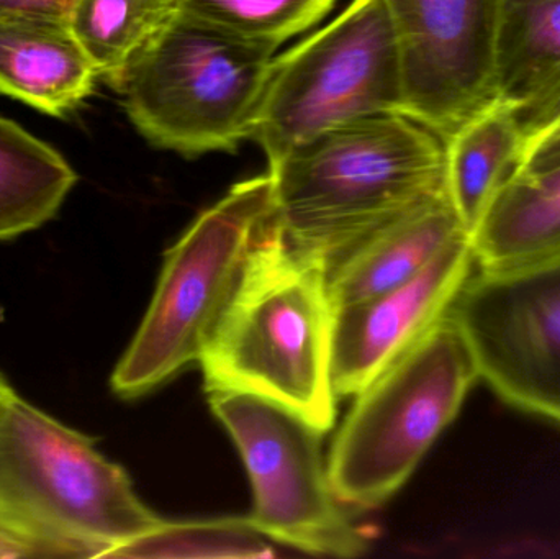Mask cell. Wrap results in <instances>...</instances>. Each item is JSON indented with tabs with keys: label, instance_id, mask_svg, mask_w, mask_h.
I'll use <instances>...</instances> for the list:
<instances>
[{
	"label": "cell",
	"instance_id": "4",
	"mask_svg": "<svg viewBox=\"0 0 560 559\" xmlns=\"http://www.w3.org/2000/svg\"><path fill=\"white\" fill-rule=\"evenodd\" d=\"M276 53L179 12L114 89L153 147L184 158L235 153L252 138Z\"/></svg>",
	"mask_w": 560,
	"mask_h": 559
},
{
	"label": "cell",
	"instance_id": "17",
	"mask_svg": "<svg viewBox=\"0 0 560 559\" xmlns=\"http://www.w3.org/2000/svg\"><path fill=\"white\" fill-rule=\"evenodd\" d=\"M560 66V0H502L497 98L518 105Z\"/></svg>",
	"mask_w": 560,
	"mask_h": 559
},
{
	"label": "cell",
	"instance_id": "14",
	"mask_svg": "<svg viewBox=\"0 0 560 559\" xmlns=\"http://www.w3.org/2000/svg\"><path fill=\"white\" fill-rule=\"evenodd\" d=\"M477 269H510L560 253V144L523 164L470 233Z\"/></svg>",
	"mask_w": 560,
	"mask_h": 559
},
{
	"label": "cell",
	"instance_id": "16",
	"mask_svg": "<svg viewBox=\"0 0 560 559\" xmlns=\"http://www.w3.org/2000/svg\"><path fill=\"white\" fill-rule=\"evenodd\" d=\"M75 180L55 148L0 117V242L45 225Z\"/></svg>",
	"mask_w": 560,
	"mask_h": 559
},
{
	"label": "cell",
	"instance_id": "12",
	"mask_svg": "<svg viewBox=\"0 0 560 559\" xmlns=\"http://www.w3.org/2000/svg\"><path fill=\"white\" fill-rule=\"evenodd\" d=\"M460 235L467 232L447 196L388 220L326 258V288L332 308L400 288Z\"/></svg>",
	"mask_w": 560,
	"mask_h": 559
},
{
	"label": "cell",
	"instance_id": "21",
	"mask_svg": "<svg viewBox=\"0 0 560 559\" xmlns=\"http://www.w3.org/2000/svg\"><path fill=\"white\" fill-rule=\"evenodd\" d=\"M523 137L522 166L560 144V66L528 98L513 105Z\"/></svg>",
	"mask_w": 560,
	"mask_h": 559
},
{
	"label": "cell",
	"instance_id": "2",
	"mask_svg": "<svg viewBox=\"0 0 560 559\" xmlns=\"http://www.w3.org/2000/svg\"><path fill=\"white\" fill-rule=\"evenodd\" d=\"M276 225L328 258L388 220L447 196L446 144L401 114L332 128L269 166Z\"/></svg>",
	"mask_w": 560,
	"mask_h": 559
},
{
	"label": "cell",
	"instance_id": "7",
	"mask_svg": "<svg viewBox=\"0 0 560 559\" xmlns=\"http://www.w3.org/2000/svg\"><path fill=\"white\" fill-rule=\"evenodd\" d=\"M401 104L400 55L385 0H351L331 22L275 56L249 140L275 166L332 128L401 114Z\"/></svg>",
	"mask_w": 560,
	"mask_h": 559
},
{
	"label": "cell",
	"instance_id": "10",
	"mask_svg": "<svg viewBox=\"0 0 560 559\" xmlns=\"http://www.w3.org/2000/svg\"><path fill=\"white\" fill-rule=\"evenodd\" d=\"M400 55L401 115L444 141L497 98L502 0H385Z\"/></svg>",
	"mask_w": 560,
	"mask_h": 559
},
{
	"label": "cell",
	"instance_id": "11",
	"mask_svg": "<svg viewBox=\"0 0 560 559\" xmlns=\"http://www.w3.org/2000/svg\"><path fill=\"white\" fill-rule=\"evenodd\" d=\"M469 235L457 236L400 288L335 311L331 384L336 397L358 396L441 318L476 271Z\"/></svg>",
	"mask_w": 560,
	"mask_h": 559
},
{
	"label": "cell",
	"instance_id": "5",
	"mask_svg": "<svg viewBox=\"0 0 560 559\" xmlns=\"http://www.w3.org/2000/svg\"><path fill=\"white\" fill-rule=\"evenodd\" d=\"M272 216L271 174L249 177L167 249L153 301L112 373L118 397L144 396L199 363Z\"/></svg>",
	"mask_w": 560,
	"mask_h": 559
},
{
	"label": "cell",
	"instance_id": "23",
	"mask_svg": "<svg viewBox=\"0 0 560 559\" xmlns=\"http://www.w3.org/2000/svg\"><path fill=\"white\" fill-rule=\"evenodd\" d=\"M15 397V391L12 389V386H10V384L3 380L2 374H0V416H2L3 410L7 409V406H9Z\"/></svg>",
	"mask_w": 560,
	"mask_h": 559
},
{
	"label": "cell",
	"instance_id": "1",
	"mask_svg": "<svg viewBox=\"0 0 560 559\" xmlns=\"http://www.w3.org/2000/svg\"><path fill=\"white\" fill-rule=\"evenodd\" d=\"M332 321L325 256L287 242L271 219L200 358L207 393L253 394L329 432Z\"/></svg>",
	"mask_w": 560,
	"mask_h": 559
},
{
	"label": "cell",
	"instance_id": "20",
	"mask_svg": "<svg viewBox=\"0 0 560 559\" xmlns=\"http://www.w3.org/2000/svg\"><path fill=\"white\" fill-rule=\"evenodd\" d=\"M338 0H177L179 12L222 32L279 49L322 22Z\"/></svg>",
	"mask_w": 560,
	"mask_h": 559
},
{
	"label": "cell",
	"instance_id": "24",
	"mask_svg": "<svg viewBox=\"0 0 560 559\" xmlns=\"http://www.w3.org/2000/svg\"><path fill=\"white\" fill-rule=\"evenodd\" d=\"M560 423V422H559Z\"/></svg>",
	"mask_w": 560,
	"mask_h": 559
},
{
	"label": "cell",
	"instance_id": "3",
	"mask_svg": "<svg viewBox=\"0 0 560 559\" xmlns=\"http://www.w3.org/2000/svg\"><path fill=\"white\" fill-rule=\"evenodd\" d=\"M94 440L19 396L0 416V532L26 557L108 558L156 527Z\"/></svg>",
	"mask_w": 560,
	"mask_h": 559
},
{
	"label": "cell",
	"instance_id": "13",
	"mask_svg": "<svg viewBox=\"0 0 560 559\" xmlns=\"http://www.w3.org/2000/svg\"><path fill=\"white\" fill-rule=\"evenodd\" d=\"M97 79L68 20L0 16V94L65 117L94 92Z\"/></svg>",
	"mask_w": 560,
	"mask_h": 559
},
{
	"label": "cell",
	"instance_id": "9",
	"mask_svg": "<svg viewBox=\"0 0 560 559\" xmlns=\"http://www.w3.org/2000/svg\"><path fill=\"white\" fill-rule=\"evenodd\" d=\"M447 317L500 399L560 422V253L516 268H476Z\"/></svg>",
	"mask_w": 560,
	"mask_h": 559
},
{
	"label": "cell",
	"instance_id": "6",
	"mask_svg": "<svg viewBox=\"0 0 560 559\" xmlns=\"http://www.w3.org/2000/svg\"><path fill=\"white\" fill-rule=\"evenodd\" d=\"M477 381L469 345L446 315L355 396L328 458L336 499L372 511L394 498Z\"/></svg>",
	"mask_w": 560,
	"mask_h": 559
},
{
	"label": "cell",
	"instance_id": "15",
	"mask_svg": "<svg viewBox=\"0 0 560 559\" xmlns=\"http://www.w3.org/2000/svg\"><path fill=\"white\" fill-rule=\"evenodd\" d=\"M444 144L447 197L470 236L497 194L522 166L523 137L515 108L493 102L460 125Z\"/></svg>",
	"mask_w": 560,
	"mask_h": 559
},
{
	"label": "cell",
	"instance_id": "18",
	"mask_svg": "<svg viewBox=\"0 0 560 559\" xmlns=\"http://www.w3.org/2000/svg\"><path fill=\"white\" fill-rule=\"evenodd\" d=\"M179 13L177 0H78L69 26L114 88L128 62Z\"/></svg>",
	"mask_w": 560,
	"mask_h": 559
},
{
	"label": "cell",
	"instance_id": "22",
	"mask_svg": "<svg viewBox=\"0 0 560 559\" xmlns=\"http://www.w3.org/2000/svg\"><path fill=\"white\" fill-rule=\"evenodd\" d=\"M78 0H0V16H46L68 20Z\"/></svg>",
	"mask_w": 560,
	"mask_h": 559
},
{
	"label": "cell",
	"instance_id": "19",
	"mask_svg": "<svg viewBox=\"0 0 560 559\" xmlns=\"http://www.w3.org/2000/svg\"><path fill=\"white\" fill-rule=\"evenodd\" d=\"M272 557L265 535L246 519L200 522L161 521L156 527L108 558H266Z\"/></svg>",
	"mask_w": 560,
	"mask_h": 559
},
{
	"label": "cell",
	"instance_id": "8",
	"mask_svg": "<svg viewBox=\"0 0 560 559\" xmlns=\"http://www.w3.org/2000/svg\"><path fill=\"white\" fill-rule=\"evenodd\" d=\"M217 419L245 462L255 494L252 524L266 538L323 557L355 558L371 547L346 515L322 456V430L272 400L209 393Z\"/></svg>",
	"mask_w": 560,
	"mask_h": 559
}]
</instances>
